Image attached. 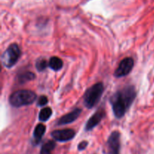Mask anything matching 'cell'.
Returning <instances> with one entry per match:
<instances>
[{
	"mask_svg": "<svg viewBox=\"0 0 154 154\" xmlns=\"http://www.w3.org/2000/svg\"><path fill=\"white\" fill-rule=\"evenodd\" d=\"M134 86L129 85L116 92L110 99L113 112L117 118L120 119L126 114L136 97Z\"/></svg>",
	"mask_w": 154,
	"mask_h": 154,
	"instance_id": "6da1fadb",
	"label": "cell"
},
{
	"mask_svg": "<svg viewBox=\"0 0 154 154\" xmlns=\"http://www.w3.org/2000/svg\"><path fill=\"white\" fill-rule=\"evenodd\" d=\"M36 93L31 90H17L9 97V103L14 108H20L33 104L36 101Z\"/></svg>",
	"mask_w": 154,
	"mask_h": 154,
	"instance_id": "7a4b0ae2",
	"label": "cell"
},
{
	"mask_svg": "<svg viewBox=\"0 0 154 154\" xmlns=\"http://www.w3.org/2000/svg\"><path fill=\"white\" fill-rule=\"evenodd\" d=\"M103 83L99 82L95 84L86 90L84 95V104L87 108H93L102 98L104 93Z\"/></svg>",
	"mask_w": 154,
	"mask_h": 154,
	"instance_id": "3957f363",
	"label": "cell"
},
{
	"mask_svg": "<svg viewBox=\"0 0 154 154\" xmlns=\"http://www.w3.org/2000/svg\"><path fill=\"white\" fill-rule=\"evenodd\" d=\"M21 56V50L17 44L11 45L1 56V62L3 66L10 69L13 67Z\"/></svg>",
	"mask_w": 154,
	"mask_h": 154,
	"instance_id": "277c9868",
	"label": "cell"
},
{
	"mask_svg": "<svg viewBox=\"0 0 154 154\" xmlns=\"http://www.w3.org/2000/svg\"><path fill=\"white\" fill-rule=\"evenodd\" d=\"M120 134L118 131H114L108 137L106 143L107 154H120Z\"/></svg>",
	"mask_w": 154,
	"mask_h": 154,
	"instance_id": "5b68a950",
	"label": "cell"
},
{
	"mask_svg": "<svg viewBox=\"0 0 154 154\" xmlns=\"http://www.w3.org/2000/svg\"><path fill=\"white\" fill-rule=\"evenodd\" d=\"M134 67V60L131 57L123 59L119 64L118 67L114 72V75L116 78H122L129 75Z\"/></svg>",
	"mask_w": 154,
	"mask_h": 154,
	"instance_id": "8992f818",
	"label": "cell"
},
{
	"mask_svg": "<svg viewBox=\"0 0 154 154\" xmlns=\"http://www.w3.org/2000/svg\"><path fill=\"white\" fill-rule=\"evenodd\" d=\"M51 135L54 141H60V142H66V141L73 139L75 137L76 132L72 129H66L53 131Z\"/></svg>",
	"mask_w": 154,
	"mask_h": 154,
	"instance_id": "52a82bcc",
	"label": "cell"
},
{
	"mask_svg": "<svg viewBox=\"0 0 154 154\" xmlns=\"http://www.w3.org/2000/svg\"><path fill=\"white\" fill-rule=\"evenodd\" d=\"M105 117V111L103 108H100L88 120L85 126V131L88 132V131L92 130L94 129L96 126H97L99 123H101L104 117Z\"/></svg>",
	"mask_w": 154,
	"mask_h": 154,
	"instance_id": "ba28073f",
	"label": "cell"
},
{
	"mask_svg": "<svg viewBox=\"0 0 154 154\" xmlns=\"http://www.w3.org/2000/svg\"><path fill=\"white\" fill-rule=\"evenodd\" d=\"M81 112H82V110L81 108H75L70 113L65 114L60 119H58V120L57 121V126H63V125H67L73 123L79 117Z\"/></svg>",
	"mask_w": 154,
	"mask_h": 154,
	"instance_id": "9c48e42d",
	"label": "cell"
},
{
	"mask_svg": "<svg viewBox=\"0 0 154 154\" xmlns=\"http://www.w3.org/2000/svg\"><path fill=\"white\" fill-rule=\"evenodd\" d=\"M45 132H46V126L42 123H39L35 126L33 132V143L35 145H38L41 142Z\"/></svg>",
	"mask_w": 154,
	"mask_h": 154,
	"instance_id": "30bf717a",
	"label": "cell"
},
{
	"mask_svg": "<svg viewBox=\"0 0 154 154\" xmlns=\"http://www.w3.org/2000/svg\"><path fill=\"white\" fill-rule=\"evenodd\" d=\"M48 66L50 69H51L54 71H59L63 68V61L62 59H60L58 57H52L49 60L48 62Z\"/></svg>",
	"mask_w": 154,
	"mask_h": 154,
	"instance_id": "8fae6325",
	"label": "cell"
},
{
	"mask_svg": "<svg viewBox=\"0 0 154 154\" xmlns=\"http://www.w3.org/2000/svg\"><path fill=\"white\" fill-rule=\"evenodd\" d=\"M36 78L35 73L32 72H23V73L20 74L17 76V80L18 82L20 84H25V83L28 82V81H33L35 78Z\"/></svg>",
	"mask_w": 154,
	"mask_h": 154,
	"instance_id": "7c38bea8",
	"label": "cell"
},
{
	"mask_svg": "<svg viewBox=\"0 0 154 154\" xmlns=\"http://www.w3.org/2000/svg\"><path fill=\"white\" fill-rule=\"evenodd\" d=\"M56 143L54 141H48L42 145L40 154H52L53 150L55 149Z\"/></svg>",
	"mask_w": 154,
	"mask_h": 154,
	"instance_id": "4fadbf2b",
	"label": "cell"
},
{
	"mask_svg": "<svg viewBox=\"0 0 154 154\" xmlns=\"http://www.w3.org/2000/svg\"><path fill=\"white\" fill-rule=\"evenodd\" d=\"M52 109L51 108H48V107H46V108H44L41 110L40 113H39L38 118L40 121L42 122H46L48 121L50 119V117L52 115Z\"/></svg>",
	"mask_w": 154,
	"mask_h": 154,
	"instance_id": "5bb4252c",
	"label": "cell"
},
{
	"mask_svg": "<svg viewBox=\"0 0 154 154\" xmlns=\"http://www.w3.org/2000/svg\"><path fill=\"white\" fill-rule=\"evenodd\" d=\"M35 67L38 72H43L47 68L49 67V66H48V62L44 58L38 59L35 63Z\"/></svg>",
	"mask_w": 154,
	"mask_h": 154,
	"instance_id": "9a60e30c",
	"label": "cell"
},
{
	"mask_svg": "<svg viewBox=\"0 0 154 154\" xmlns=\"http://www.w3.org/2000/svg\"><path fill=\"white\" fill-rule=\"evenodd\" d=\"M48 97L45 96H42L39 97L38 100L37 105L39 107H44L48 104Z\"/></svg>",
	"mask_w": 154,
	"mask_h": 154,
	"instance_id": "2e32d148",
	"label": "cell"
},
{
	"mask_svg": "<svg viewBox=\"0 0 154 154\" xmlns=\"http://www.w3.org/2000/svg\"><path fill=\"white\" fill-rule=\"evenodd\" d=\"M88 146V141H83L79 143V144L78 145V149L80 151H82V150H85L87 148V147Z\"/></svg>",
	"mask_w": 154,
	"mask_h": 154,
	"instance_id": "e0dca14e",
	"label": "cell"
}]
</instances>
